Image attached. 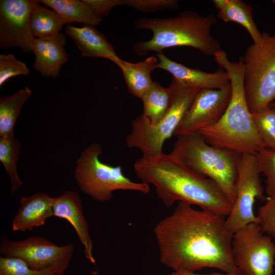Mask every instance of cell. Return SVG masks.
I'll list each match as a JSON object with an SVG mask.
<instances>
[{
	"label": "cell",
	"mask_w": 275,
	"mask_h": 275,
	"mask_svg": "<svg viewBox=\"0 0 275 275\" xmlns=\"http://www.w3.org/2000/svg\"><path fill=\"white\" fill-rule=\"evenodd\" d=\"M30 72L26 64L14 54H0V86L9 78L17 75H28Z\"/></svg>",
	"instance_id": "obj_29"
},
{
	"label": "cell",
	"mask_w": 275,
	"mask_h": 275,
	"mask_svg": "<svg viewBox=\"0 0 275 275\" xmlns=\"http://www.w3.org/2000/svg\"><path fill=\"white\" fill-rule=\"evenodd\" d=\"M170 154L213 181L234 203L240 154L208 144L198 132L177 136Z\"/></svg>",
	"instance_id": "obj_5"
},
{
	"label": "cell",
	"mask_w": 275,
	"mask_h": 275,
	"mask_svg": "<svg viewBox=\"0 0 275 275\" xmlns=\"http://www.w3.org/2000/svg\"><path fill=\"white\" fill-rule=\"evenodd\" d=\"M141 100L143 104L142 114L151 124H155L164 117L170 106V89L153 81Z\"/></svg>",
	"instance_id": "obj_24"
},
{
	"label": "cell",
	"mask_w": 275,
	"mask_h": 275,
	"mask_svg": "<svg viewBox=\"0 0 275 275\" xmlns=\"http://www.w3.org/2000/svg\"><path fill=\"white\" fill-rule=\"evenodd\" d=\"M20 206L12 225L13 231L25 232L44 225L53 216V198L47 194L39 193L28 197H22Z\"/></svg>",
	"instance_id": "obj_17"
},
{
	"label": "cell",
	"mask_w": 275,
	"mask_h": 275,
	"mask_svg": "<svg viewBox=\"0 0 275 275\" xmlns=\"http://www.w3.org/2000/svg\"><path fill=\"white\" fill-rule=\"evenodd\" d=\"M274 274H273V275H275V263H274Z\"/></svg>",
	"instance_id": "obj_36"
},
{
	"label": "cell",
	"mask_w": 275,
	"mask_h": 275,
	"mask_svg": "<svg viewBox=\"0 0 275 275\" xmlns=\"http://www.w3.org/2000/svg\"><path fill=\"white\" fill-rule=\"evenodd\" d=\"M260 173L266 177L268 198L275 197V149L264 148L256 154Z\"/></svg>",
	"instance_id": "obj_28"
},
{
	"label": "cell",
	"mask_w": 275,
	"mask_h": 275,
	"mask_svg": "<svg viewBox=\"0 0 275 275\" xmlns=\"http://www.w3.org/2000/svg\"><path fill=\"white\" fill-rule=\"evenodd\" d=\"M273 4L275 5V0L272 1Z\"/></svg>",
	"instance_id": "obj_37"
},
{
	"label": "cell",
	"mask_w": 275,
	"mask_h": 275,
	"mask_svg": "<svg viewBox=\"0 0 275 275\" xmlns=\"http://www.w3.org/2000/svg\"><path fill=\"white\" fill-rule=\"evenodd\" d=\"M216 22L212 13L203 16L190 10L167 18L140 17L134 22L135 28L149 30L153 37L147 41L135 42L132 48L137 55L144 56L151 51L159 53L167 48L188 46L206 56H214L222 49L219 42L211 35V29Z\"/></svg>",
	"instance_id": "obj_4"
},
{
	"label": "cell",
	"mask_w": 275,
	"mask_h": 275,
	"mask_svg": "<svg viewBox=\"0 0 275 275\" xmlns=\"http://www.w3.org/2000/svg\"><path fill=\"white\" fill-rule=\"evenodd\" d=\"M217 10L216 16L225 22H234L244 28L253 43L262 41V33L258 29L253 18V7L241 0H213Z\"/></svg>",
	"instance_id": "obj_19"
},
{
	"label": "cell",
	"mask_w": 275,
	"mask_h": 275,
	"mask_svg": "<svg viewBox=\"0 0 275 275\" xmlns=\"http://www.w3.org/2000/svg\"><path fill=\"white\" fill-rule=\"evenodd\" d=\"M169 87L171 102L164 117L157 123L151 124L140 115L132 121L131 131L126 137L127 146L140 150L143 156L163 153L164 142L174 135L200 90L186 86L173 77Z\"/></svg>",
	"instance_id": "obj_6"
},
{
	"label": "cell",
	"mask_w": 275,
	"mask_h": 275,
	"mask_svg": "<svg viewBox=\"0 0 275 275\" xmlns=\"http://www.w3.org/2000/svg\"><path fill=\"white\" fill-rule=\"evenodd\" d=\"M219 66L229 77L231 96L229 105L220 119L212 126L198 132L208 144L239 154L256 155L266 148L260 138L249 110L243 85L242 56L238 62H231L221 49L214 55Z\"/></svg>",
	"instance_id": "obj_3"
},
{
	"label": "cell",
	"mask_w": 275,
	"mask_h": 275,
	"mask_svg": "<svg viewBox=\"0 0 275 275\" xmlns=\"http://www.w3.org/2000/svg\"><path fill=\"white\" fill-rule=\"evenodd\" d=\"M128 6L143 12H151L164 9H177L176 0H123V6Z\"/></svg>",
	"instance_id": "obj_31"
},
{
	"label": "cell",
	"mask_w": 275,
	"mask_h": 275,
	"mask_svg": "<svg viewBox=\"0 0 275 275\" xmlns=\"http://www.w3.org/2000/svg\"><path fill=\"white\" fill-rule=\"evenodd\" d=\"M265 202L258 211L259 224L275 241V197L268 198Z\"/></svg>",
	"instance_id": "obj_30"
},
{
	"label": "cell",
	"mask_w": 275,
	"mask_h": 275,
	"mask_svg": "<svg viewBox=\"0 0 275 275\" xmlns=\"http://www.w3.org/2000/svg\"><path fill=\"white\" fill-rule=\"evenodd\" d=\"M66 42V36L61 33L52 37L35 38L34 68L42 76L55 77L58 75L62 65L67 61Z\"/></svg>",
	"instance_id": "obj_16"
},
{
	"label": "cell",
	"mask_w": 275,
	"mask_h": 275,
	"mask_svg": "<svg viewBox=\"0 0 275 275\" xmlns=\"http://www.w3.org/2000/svg\"><path fill=\"white\" fill-rule=\"evenodd\" d=\"M32 91L25 87L10 96L0 98V138L14 136V128L22 107Z\"/></svg>",
	"instance_id": "obj_22"
},
{
	"label": "cell",
	"mask_w": 275,
	"mask_h": 275,
	"mask_svg": "<svg viewBox=\"0 0 275 275\" xmlns=\"http://www.w3.org/2000/svg\"><path fill=\"white\" fill-rule=\"evenodd\" d=\"M231 96L230 86L222 89H200L174 135L197 133L216 123L226 111Z\"/></svg>",
	"instance_id": "obj_13"
},
{
	"label": "cell",
	"mask_w": 275,
	"mask_h": 275,
	"mask_svg": "<svg viewBox=\"0 0 275 275\" xmlns=\"http://www.w3.org/2000/svg\"><path fill=\"white\" fill-rule=\"evenodd\" d=\"M270 105L271 106L275 107V101L272 102Z\"/></svg>",
	"instance_id": "obj_34"
},
{
	"label": "cell",
	"mask_w": 275,
	"mask_h": 275,
	"mask_svg": "<svg viewBox=\"0 0 275 275\" xmlns=\"http://www.w3.org/2000/svg\"><path fill=\"white\" fill-rule=\"evenodd\" d=\"M38 2L56 12L67 24L77 22L95 26L102 20L83 0H40Z\"/></svg>",
	"instance_id": "obj_21"
},
{
	"label": "cell",
	"mask_w": 275,
	"mask_h": 275,
	"mask_svg": "<svg viewBox=\"0 0 275 275\" xmlns=\"http://www.w3.org/2000/svg\"><path fill=\"white\" fill-rule=\"evenodd\" d=\"M63 274H64V273H59V274H56V275H64Z\"/></svg>",
	"instance_id": "obj_35"
},
{
	"label": "cell",
	"mask_w": 275,
	"mask_h": 275,
	"mask_svg": "<svg viewBox=\"0 0 275 275\" xmlns=\"http://www.w3.org/2000/svg\"><path fill=\"white\" fill-rule=\"evenodd\" d=\"M101 145L94 143L85 148L76 161L75 181L81 190L99 202L108 201L116 190H131L148 194L149 185L131 181L123 173L120 165L117 167L101 162L99 157Z\"/></svg>",
	"instance_id": "obj_7"
},
{
	"label": "cell",
	"mask_w": 275,
	"mask_h": 275,
	"mask_svg": "<svg viewBox=\"0 0 275 275\" xmlns=\"http://www.w3.org/2000/svg\"><path fill=\"white\" fill-rule=\"evenodd\" d=\"M260 174L256 155H240L236 199L225 223L227 228L233 233L250 223L259 224V219L254 213V203L256 200L266 202L268 198L264 194Z\"/></svg>",
	"instance_id": "obj_10"
},
{
	"label": "cell",
	"mask_w": 275,
	"mask_h": 275,
	"mask_svg": "<svg viewBox=\"0 0 275 275\" xmlns=\"http://www.w3.org/2000/svg\"><path fill=\"white\" fill-rule=\"evenodd\" d=\"M262 35L261 43L248 46L242 56L244 90L251 113L275 101V34Z\"/></svg>",
	"instance_id": "obj_8"
},
{
	"label": "cell",
	"mask_w": 275,
	"mask_h": 275,
	"mask_svg": "<svg viewBox=\"0 0 275 275\" xmlns=\"http://www.w3.org/2000/svg\"><path fill=\"white\" fill-rule=\"evenodd\" d=\"M36 1H0V46L3 49L17 47L33 51L35 39L30 25L32 9Z\"/></svg>",
	"instance_id": "obj_12"
},
{
	"label": "cell",
	"mask_w": 275,
	"mask_h": 275,
	"mask_svg": "<svg viewBox=\"0 0 275 275\" xmlns=\"http://www.w3.org/2000/svg\"><path fill=\"white\" fill-rule=\"evenodd\" d=\"M232 251L242 275H273L275 242L259 224L250 223L233 233Z\"/></svg>",
	"instance_id": "obj_9"
},
{
	"label": "cell",
	"mask_w": 275,
	"mask_h": 275,
	"mask_svg": "<svg viewBox=\"0 0 275 275\" xmlns=\"http://www.w3.org/2000/svg\"><path fill=\"white\" fill-rule=\"evenodd\" d=\"M74 251L72 243L58 245L39 236L14 241L2 236L0 240L2 256L20 259L35 269H43L53 265L67 269Z\"/></svg>",
	"instance_id": "obj_11"
},
{
	"label": "cell",
	"mask_w": 275,
	"mask_h": 275,
	"mask_svg": "<svg viewBox=\"0 0 275 275\" xmlns=\"http://www.w3.org/2000/svg\"><path fill=\"white\" fill-rule=\"evenodd\" d=\"M155 57L158 60L157 68L169 72L173 78L186 86L200 89H222L230 86L227 72L221 68L208 73L172 61L162 52L157 53Z\"/></svg>",
	"instance_id": "obj_15"
},
{
	"label": "cell",
	"mask_w": 275,
	"mask_h": 275,
	"mask_svg": "<svg viewBox=\"0 0 275 275\" xmlns=\"http://www.w3.org/2000/svg\"><path fill=\"white\" fill-rule=\"evenodd\" d=\"M171 275H242L239 271L232 272V273H218L216 272H213L208 274H197L193 271H186V270H177L174 271Z\"/></svg>",
	"instance_id": "obj_33"
},
{
	"label": "cell",
	"mask_w": 275,
	"mask_h": 275,
	"mask_svg": "<svg viewBox=\"0 0 275 275\" xmlns=\"http://www.w3.org/2000/svg\"><path fill=\"white\" fill-rule=\"evenodd\" d=\"M39 4L38 1H36L31 15V29L34 36L45 38L57 35L67 22L56 12Z\"/></svg>",
	"instance_id": "obj_23"
},
{
	"label": "cell",
	"mask_w": 275,
	"mask_h": 275,
	"mask_svg": "<svg viewBox=\"0 0 275 275\" xmlns=\"http://www.w3.org/2000/svg\"><path fill=\"white\" fill-rule=\"evenodd\" d=\"M20 147L19 142L14 136L0 138V160L10 177L12 195L23 185L19 177L16 168Z\"/></svg>",
	"instance_id": "obj_25"
},
{
	"label": "cell",
	"mask_w": 275,
	"mask_h": 275,
	"mask_svg": "<svg viewBox=\"0 0 275 275\" xmlns=\"http://www.w3.org/2000/svg\"><path fill=\"white\" fill-rule=\"evenodd\" d=\"M226 219L178 202L154 229L160 262L174 271L212 268L225 273L238 271L232 251L233 233L227 228Z\"/></svg>",
	"instance_id": "obj_1"
},
{
	"label": "cell",
	"mask_w": 275,
	"mask_h": 275,
	"mask_svg": "<svg viewBox=\"0 0 275 275\" xmlns=\"http://www.w3.org/2000/svg\"><path fill=\"white\" fill-rule=\"evenodd\" d=\"M256 129L266 148L275 149V107L252 113Z\"/></svg>",
	"instance_id": "obj_27"
},
{
	"label": "cell",
	"mask_w": 275,
	"mask_h": 275,
	"mask_svg": "<svg viewBox=\"0 0 275 275\" xmlns=\"http://www.w3.org/2000/svg\"><path fill=\"white\" fill-rule=\"evenodd\" d=\"M65 32L72 38L84 57L105 58L116 64L120 59L105 36L94 26L84 25L78 28L68 24Z\"/></svg>",
	"instance_id": "obj_18"
},
{
	"label": "cell",
	"mask_w": 275,
	"mask_h": 275,
	"mask_svg": "<svg viewBox=\"0 0 275 275\" xmlns=\"http://www.w3.org/2000/svg\"><path fill=\"white\" fill-rule=\"evenodd\" d=\"M134 169L142 182L154 186L157 196L167 207L182 202L226 217L232 210L233 203L213 181L170 153L143 155Z\"/></svg>",
	"instance_id": "obj_2"
},
{
	"label": "cell",
	"mask_w": 275,
	"mask_h": 275,
	"mask_svg": "<svg viewBox=\"0 0 275 275\" xmlns=\"http://www.w3.org/2000/svg\"><path fill=\"white\" fill-rule=\"evenodd\" d=\"M52 207L53 216L64 219L72 226L84 246L85 257L92 263L95 264L96 261L93 254V242L78 193L65 191L62 195L53 198Z\"/></svg>",
	"instance_id": "obj_14"
},
{
	"label": "cell",
	"mask_w": 275,
	"mask_h": 275,
	"mask_svg": "<svg viewBox=\"0 0 275 275\" xmlns=\"http://www.w3.org/2000/svg\"><path fill=\"white\" fill-rule=\"evenodd\" d=\"M158 62L155 56H150L144 61L135 63L121 59L116 65L121 70L129 92L141 99L149 89L153 81L150 74L156 68Z\"/></svg>",
	"instance_id": "obj_20"
},
{
	"label": "cell",
	"mask_w": 275,
	"mask_h": 275,
	"mask_svg": "<svg viewBox=\"0 0 275 275\" xmlns=\"http://www.w3.org/2000/svg\"><path fill=\"white\" fill-rule=\"evenodd\" d=\"M67 269L53 265L43 269L31 268L23 260L14 257H0V275H56Z\"/></svg>",
	"instance_id": "obj_26"
},
{
	"label": "cell",
	"mask_w": 275,
	"mask_h": 275,
	"mask_svg": "<svg viewBox=\"0 0 275 275\" xmlns=\"http://www.w3.org/2000/svg\"><path fill=\"white\" fill-rule=\"evenodd\" d=\"M101 18L107 16L116 7L123 6V0H83Z\"/></svg>",
	"instance_id": "obj_32"
}]
</instances>
